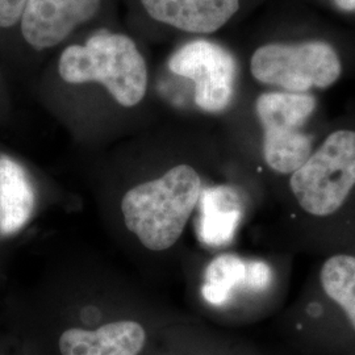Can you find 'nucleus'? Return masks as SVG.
<instances>
[{
	"mask_svg": "<svg viewBox=\"0 0 355 355\" xmlns=\"http://www.w3.org/2000/svg\"><path fill=\"white\" fill-rule=\"evenodd\" d=\"M123 0H0V64L36 78L64 44L103 26H121Z\"/></svg>",
	"mask_w": 355,
	"mask_h": 355,
	"instance_id": "1",
	"label": "nucleus"
},
{
	"mask_svg": "<svg viewBox=\"0 0 355 355\" xmlns=\"http://www.w3.org/2000/svg\"><path fill=\"white\" fill-rule=\"evenodd\" d=\"M203 191L202 178L186 164L128 191L121 202L127 228L153 252L177 243Z\"/></svg>",
	"mask_w": 355,
	"mask_h": 355,
	"instance_id": "2",
	"label": "nucleus"
},
{
	"mask_svg": "<svg viewBox=\"0 0 355 355\" xmlns=\"http://www.w3.org/2000/svg\"><path fill=\"white\" fill-rule=\"evenodd\" d=\"M288 191L302 215L313 221L340 215L355 198V130L330 133L288 177Z\"/></svg>",
	"mask_w": 355,
	"mask_h": 355,
	"instance_id": "3",
	"label": "nucleus"
},
{
	"mask_svg": "<svg viewBox=\"0 0 355 355\" xmlns=\"http://www.w3.org/2000/svg\"><path fill=\"white\" fill-rule=\"evenodd\" d=\"M237 73V61L227 48L204 37L187 38L153 69V89L190 85L200 111L220 114L233 102Z\"/></svg>",
	"mask_w": 355,
	"mask_h": 355,
	"instance_id": "4",
	"label": "nucleus"
},
{
	"mask_svg": "<svg viewBox=\"0 0 355 355\" xmlns=\"http://www.w3.org/2000/svg\"><path fill=\"white\" fill-rule=\"evenodd\" d=\"M318 102L309 94L265 92L255 102V112L263 130L262 152L267 167L290 177L313 152L312 137L304 125Z\"/></svg>",
	"mask_w": 355,
	"mask_h": 355,
	"instance_id": "5",
	"label": "nucleus"
},
{
	"mask_svg": "<svg viewBox=\"0 0 355 355\" xmlns=\"http://www.w3.org/2000/svg\"><path fill=\"white\" fill-rule=\"evenodd\" d=\"M341 71L337 51L320 41L296 45L266 44L250 58V73L255 80L287 92L328 89L338 80Z\"/></svg>",
	"mask_w": 355,
	"mask_h": 355,
	"instance_id": "6",
	"label": "nucleus"
},
{
	"mask_svg": "<svg viewBox=\"0 0 355 355\" xmlns=\"http://www.w3.org/2000/svg\"><path fill=\"white\" fill-rule=\"evenodd\" d=\"M145 340L139 322L116 321L96 330H66L60 338V352L62 355H139Z\"/></svg>",
	"mask_w": 355,
	"mask_h": 355,
	"instance_id": "7",
	"label": "nucleus"
},
{
	"mask_svg": "<svg viewBox=\"0 0 355 355\" xmlns=\"http://www.w3.org/2000/svg\"><path fill=\"white\" fill-rule=\"evenodd\" d=\"M36 207V192L26 167L0 153V233L11 236L26 227Z\"/></svg>",
	"mask_w": 355,
	"mask_h": 355,
	"instance_id": "8",
	"label": "nucleus"
},
{
	"mask_svg": "<svg viewBox=\"0 0 355 355\" xmlns=\"http://www.w3.org/2000/svg\"><path fill=\"white\" fill-rule=\"evenodd\" d=\"M318 283L325 299L343 316L355 340V254L329 255L320 266Z\"/></svg>",
	"mask_w": 355,
	"mask_h": 355,
	"instance_id": "9",
	"label": "nucleus"
},
{
	"mask_svg": "<svg viewBox=\"0 0 355 355\" xmlns=\"http://www.w3.org/2000/svg\"><path fill=\"white\" fill-rule=\"evenodd\" d=\"M200 237L211 245L228 241L239 220L236 193L229 187H209L202 191Z\"/></svg>",
	"mask_w": 355,
	"mask_h": 355,
	"instance_id": "10",
	"label": "nucleus"
},
{
	"mask_svg": "<svg viewBox=\"0 0 355 355\" xmlns=\"http://www.w3.org/2000/svg\"><path fill=\"white\" fill-rule=\"evenodd\" d=\"M245 275V265L236 257L223 255L216 258L205 272L203 295L212 304H223L228 299L229 291Z\"/></svg>",
	"mask_w": 355,
	"mask_h": 355,
	"instance_id": "11",
	"label": "nucleus"
},
{
	"mask_svg": "<svg viewBox=\"0 0 355 355\" xmlns=\"http://www.w3.org/2000/svg\"><path fill=\"white\" fill-rule=\"evenodd\" d=\"M7 79L8 74L3 64H0V105L7 99Z\"/></svg>",
	"mask_w": 355,
	"mask_h": 355,
	"instance_id": "12",
	"label": "nucleus"
},
{
	"mask_svg": "<svg viewBox=\"0 0 355 355\" xmlns=\"http://www.w3.org/2000/svg\"><path fill=\"white\" fill-rule=\"evenodd\" d=\"M334 3L343 11H347V12L355 11V0H334Z\"/></svg>",
	"mask_w": 355,
	"mask_h": 355,
	"instance_id": "13",
	"label": "nucleus"
}]
</instances>
